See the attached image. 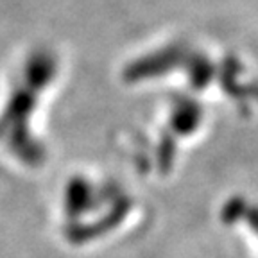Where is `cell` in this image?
<instances>
[{"instance_id":"cell-1","label":"cell","mask_w":258,"mask_h":258,"mask_svg":"<svg viewBox=\"0 0 258 258\" xmlns=\"http://www.w3.org/2000/svg\"><path fill=\"white\" fill-rule=\"evenodd\" d=\"M144 208L109 177L76 174L61 186L54 210L57 240L74 253H93L124 240L142 224Z\"/></svg>"},{"instance_id":"cell-2","label":"cell","mask_w":258,"mask_h":258,"mask_svg":"<svg viewBox=\"0 0 258 258\" xmlns=\"http://www.w3.org/2000/svg\"><path fill=\"white\" fill-rule=\"evenodd\" d=\"M59 59L50 50H32L9 79V92L0 108V147L11 160L25 169L45 163V147L34 138V118L41 106V97L59 76Z\"/></svg>"}]
</instances>
